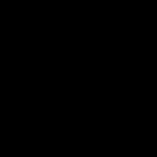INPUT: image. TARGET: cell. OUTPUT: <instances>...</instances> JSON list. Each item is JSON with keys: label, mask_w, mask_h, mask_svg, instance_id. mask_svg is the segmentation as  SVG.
Wrapping results in <instances>:
<instances>
[]
</instances>
